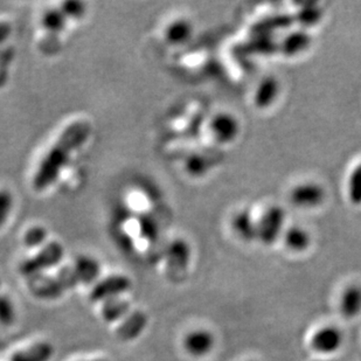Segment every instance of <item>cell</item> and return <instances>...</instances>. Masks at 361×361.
<instances>
[{
	"label": "cell",
	"instance_id": "1",
	"mask_svg": "<svg viewBox=\"0 0 361 361\" xmlns=\"http://www.w3.org/2000/svg\"><path fill=\"white\" fill-rule=\"evenodd\" d=\"M90 133L92 126L87 121L71 123L62 131L54 145L39 164L38 170L33 178L35 191H44L56 180L73 152H75L87 142Z\"/></svg>",
	"mask_w": 361,
	"mask_h": 361
},
{
	"label": "cell",
	"instance_id": "2",
	"mask_svg": "<svg viewBox=\"0 0 361 361\" xmlns=\"http://www.w3.org/2000/svg\"><path fill=\"white\" fill-rule=\"evenodd\" d=\"M286 228V213L277 204L267 207L257 218V241L271 245L282 239Z\"/></svg>",
	"mask_w": 361,
	"mask_h": 361
},
{
	"label": "cell",
	"instance_id": "3",
	"mask_svg": "<svg viewBox=\"0 0 361 361\" xmlns=\"http://www.w3.org/2000/svg\"><path fill=\"white\" fill-rule=\"evenodd\" d=\"M326 190L316 181H302L290 191V202L303 211L317 209L326 201Z\"/></svg>",
	"mask_w": 361,
	"mask_h": 361
},
{
	"label": "cell",
	"instance_id": "4",
	"mask_svg": "<svg viewBox=\"0 0 361 361\" xmlns=\"http://www.w3.org/2000/svg\"><path fill=\"white\" fill-rule=\"evenodd\" d=\"M63 254H65V250H63L61 243L51 242L41 249L37 255L21 263L20 273L24 276H35L42 270L56 266L63 257Z\"/></svg>",
	"mask_w": 361,
	"mask_h": 361
},
{
	"label": "cell",
	"instance_id": "5",
	"mask_svg": "<svg viewBox=\"0 0 361 361\" xmlns=\"http://www.w3.org/2000/svg\"><path fill=\"white\" fill-rule=\"evenodd\" d=\"M209 130L214 140L221 144H232L241 135L242 126L239 118L233 113L221 111L213 116Z\"/></svg>",
	"mask_w": 361,
	"mask_h": 361
},
{
	"label": "cell",
	"instance_id": "6",
	"mask_svg": "<svg viewBox=\"0 0 361 361\" xmlns=\"http://www.w3.org/2000/svg\"><path fill=\"white\" fill-rule=\"evenodd\" d=\"M282 94V83L275 75H267L259 80L254 89L252 103L259 110L273 108Z\"/></svg>",
	"mask_w": 361,
	"mask_h": 361
},
{
	"label": "cell",
	"instance_id": "7",
	"mask_svg": "<svg viewBox=\"0 0 361 361\" xmlns=\"http://www.w3.org/2000/svg\"><path fill=\"white\" fill-rule=\"evenodd\" d=\"M314 44V35L305 28L290 31L279 42V51L286 58H298L310 51Z\"/></svg>",
	"mask_w": 361,
	"mask_h": 361
},
{
	"label": "cell",
	"instance_id": "8",
	"mask_svg": "<svg viewBox=\"0 0 361 361\" xmlns=\"http://www.w3.org/2000/svg\"><path fill=\"white\" fill-rule=\"evenodd\" d=\"M344 334L337 326H324L314 332L311 338V348L322 355H332L341 350Z\"/></svg>",
	"mask_w": 361,
	"mask_h": 361
},
{
	"label": "cell",
	"instance_id": "9",
	"mask_svg": "<svg viewBox=\"0 0 361 361\" xmlns=\"http://www.w3.org/2000/svg\"><path fill=\"white\" fill-rule=\"evenodd\" d=\"M131 282L126 276L106 277L104 280L99 281L90 293V300L92 302H102L116 298L121 293H126L130 289Z\"/></svg>",
	"mask_w": 361,
	"mask_h": 361
},
{
	"label": "cell",
	"instance_id": "10",
	"mask_svg": "<svg viewBox=\"0 0 361 361\" xmlns=\"http://www.w3.org/2000/svg\"><path fill=\"white\" fill-rule=\"evenodd\" d=\"M233 232L243 242H252L257 240V219L252 216L248 209H241L233 215L231 221Z\"/></svg>",
	"mask_w": 361,
	"mask_h": 361
},
{
	"label": "cell",
	"instance_id": "11",
	"mask_svg": "<svg viewBox=\"0 0 361 361\" xmlns=\"http://www.w3.org/2000/svg\"><path fill=\"white\" fill-rule=\"evenodd\" d=\"M214 336L208 330H195L185 337L184 348L192 357H204L214 348Z\"/></svg>",
	"mask_w": 361,
	"mask_h": 361
},
{
	"label": "cell",
	"instance_id": "12",
	"mask_svg": "<svg viewBox=\"0 0 361 361\" xmlns=\"http://www.w3.org/2000/svg\"><path fill=\"white\" fill-rule=\"evenodd\" d=\"M283 245L293 252H304L312 243L311 233L300 225H288L282 235Z\"/></svg>",
	"mask_w": 361,
	"mask_h": 361
},
{
	"label": "cell",
	"instance_id": "13",
	"mask_svg": "<svg viewBox=\"0 0 361 361\" xmlns=\"http://www.w3.org/2000/svg\"><path fill=\"white\" fill-rule=\"evenodd\" d=\"M339 310L346 319H353L361 314V286L359 284H351L343 290Z\"/></svg>",
	"mask_w": 361,
	"mask_h": 361
},
{
	"label": "cell",
	"instance_id": "14",
	"mask_svg": "<svg viewBox=\"0 0 361 361\" xmlns=\"http://www.w3.org/2000/svg\"><path fill=\"white\" fill-rule=\"evenodd\" d=\"M30 290L40 300H56L61 296L65 289L56 280V277H33L30 282Z\"/></svg>",
	"mask_w": 361,
	"mask_h": 361
},
{
	"label": "cell",
	"instance_id": "15",
	"mask_svg": "<svg viewBox=\"0 0 361 361\" xmlns=\"http://www.w3.org/2000/svg\"><path fill=\"white\" fill-rule=\"evenodd\" d=\"M147 325V314L143 311H133L117 329V337L123 341H133L140 337Z\"/></svg>",
	"mask_w": 361,
	"mask_h": 361
},
{
	"label": "cell",
	"instance_id": "16",
	"mask_svg": "<svg viewBox=\"0 0 361 361\" xmlns=\"http://www.w3.org/2000/svg\"><path fill=\"white\" fill-rule=\"evenodd\" d=\"M324 16L325 12L319 4L304 3L300 4V7L297 8L295 20L300 28H305L310 31L311 28L321 24Z\"/></svg>",
	"mask_w": 361,
	"mask_h": 361
},
{
	"label": "cell",
	"instance_id": "17",
	"mask_svg": "<svg viewBox=\"0 0 361 361\" xmlns=\"http://www.w3.org/2000/svg\"><path fill=\"white\" fill-rule=\"evenodd\" d=\"M191 259V248L188 242L177 240L172 242L167 249V261L171 268L177 270H184L188 268Z\"/></svg>",
	"mask_w": 361,
	"mask_h": 361
},
{
	"label": "cell",
	"instance_id": "18",
	"mask_svg": "<svg viewBox=\"0 0 361 361\" xmlns=\"http://www.w3.org/2000/svg\"><path fill=\"white\" fill-rule=\"evenodd\" d=\"M54 353V348L48 343H39L32 348L18 352L11 361H49Z\"/></svg>",
	"mask_w": 361,
	"mask_h": 361
},
{
	"label": "cell",
	"instance_id": "19",
	"mask_svg": "<svg viewBox=\"0 0 361 361\" xmlns=\"http://www.w3.org/2000/svg\"><path fill=\"white\" fill-rule=\"evenodd\" d=\"M192 35L193 26L186 19L173 21L166 30V39L173 44H185L192 38Z\"/></svg>",
	"mask_w": 361,
	"mask_h": 361
},
{
	"label": "cell",
	"instance_id": "20",
	"mask_svg": "<svg viewBox=\"0 0 361 361\" xmlns=\"http://www.w3.org/2000/svg\"><path fill=\"white\" fill-rule=\"evenodd\" d=\"M76 275L79 277L80 283L90 284L99 277V264L97 261L88 257V256H81L76 261L74 267Z\"/></svg>",
	"mask_w": 361,
	"mask_h": 361
},
{
	"label": "cell",
	"instance_id": "21",
	"mask_svg": "<svg viewBox=\"0 0 361 361\" xmlns=\"http://www.w3.org/2000/svg\"><path fill=\"white\" fill-rule=\"evenodd\" d=\"M130 310V304L120 298H111L103 304L102 316L106 322L114 323L120 321Z\"/></svg>",
	"mask_w": 361,
	"mask_h": 361
},
{
	"label": "cell",
	"instance_id": "22",
	"mask_svg": "<svg viewBox=\"0 0 361 361\" xmlns=\"http://www.w3.org/2000/svg\"><path fill=\"white\" fill-rule=\"evenodd\" d=\"M346 195L348 200L355 206L361 204V161L357 164L348 174L346 181Z\"/></svg>",
	"mask_w": 361,
	"mask_h": 361
},
{
	"label": "cell",
	"instance_id": "23",
	"mask_svg": "<svg viewBox=\"0 0 361 361\" xmlns=\"http://www.w3.org/2000/svg\"><path fill=\"white\" fill-rule=\"evenodd\" d=\"M66 20H67V17L61 10H51L44 13V18H42V25H44V30L56 35L65 27Z\"/></svg>",
	"mask_w": 361,
	"mask_h": 361
},
{
	"label": "cell",
	"instance_id": "24",
	"mask_svg": "<svg viewBox=\"0 0 361 361\" xmlns=\"http://www.w3.org/2000/svg\"><path fill=\"white\" fill-rule=\"evenodd\" d=\"M16 319V311L10 298L0 295V323L3 325H12Z\"/></svg>",
	"mask_w": 361,
	"mask_h": 361
},
{
	"label": "cell",
	"instance_id": "25",
	"mask_svg": "<svg viewBox=\"0 0 361 361\" xmlns=\"http://www.w3.org/2000/svg\"><path fill=\"white\" fill-rule=\"evenodd\" d=\"M56 280L59 281V283L61 284L62 288L65 290L73 289L80 283L79 277L76 275L74 268H68V267L62 268L59 271Z\"/></svg>",
	"mask_w": 361,
	"mask_h": 361
},
{
	"label": "cell",
	"instance_id": "26",
	"mask_svg": "<svg viewBox=\"0 0 361 361\" xmlns=\"http://www.w3.org/2000/svg\"><path fill=\"white\" fill-rule=\"evenodd\" d=\"M13 206V198L10 192L6 190H0V228L6 221Z\"/></svg>",
	"mask_w": 361,
	"mask_h": 361
},
{
	"label": "cell",
	"instance_id": "27",
	"mask_svg": "<svg viewBox=\"0 0 361 361\" xmlns=\"http://www.w3.org/2000/svg\"><path fill=\"white\" fill-rule=\"evenodd\" d=\"M47 238V232H46V229L42 228V227H33V228L30 229L26 234H25V245H27V247H38L40 245L42 242L46 240Z\"/></svg>",
	"mask_w": 361,
	"mask_h": 361
},
{
	"label": "cell",
	"instance_id": "28",
	"mask_svg": "<svg viewBox=\"0 0 361 361\" xmlns=\"http://www.w3.org/2000/svg\"><path fill=\"white\" fill-rule=\"evenodd\" d=\"M188 169L193 176H201L208 170V163L204 157L195 154L188 159Z\"/></svg>",
	"mask_w": 361,
	"mask_h": 361
},
{
	"label": "cell",
	"instance_id": "29",
	"mask_svg": "<svg viewBox=\"0 0 361 361\" xmlns=\"http://www.w3.org/2000/svg\"><path fill=\"white\" fill-rule=\"evenodd\" d=\"M62 12L66 17H80L85 12V5L80 1H67L62 4Z\"/></svg>",
	"mask_w": 361,
	"mask_h": 361
},
{
	"label": "cell",
	"instance_id": "30",
	"mask_svg": "<svg viewBox=\"0 0 361 361\" xmlns=\"http://www.w3.org/2000/svg\"><path fill=\"white\" fill-rule=\"evenodd\" d=\"M12 32V26L6 21H0V44L8 38V35Z\"/></svg>",
	"mask_w": 361,
	"mask_h": 361
},
{
	"label": "cell",
	"instance_id": "31",
	"mask_svg": "<svg viewBox=\"0 0 361 361\" xmlns=\"http://www.w3.org/2000/svg\"><path fill=\"white\" fill-rule=\"evenodd\" d=\"M95 361H104V360H95Z\"/></svg>",
	"mask_w": 361,
	"mask_h": 361
}]
</instances>
